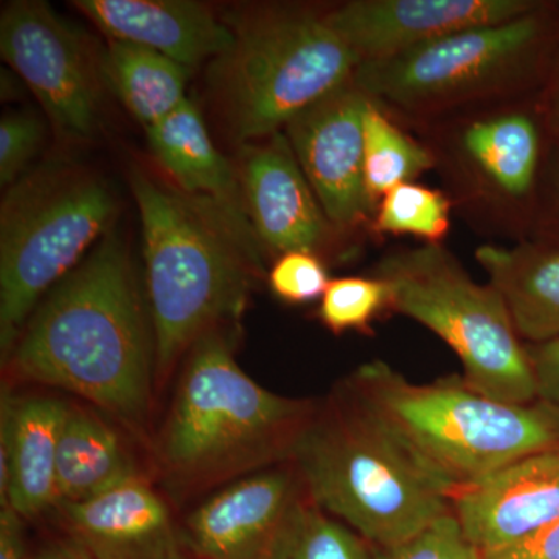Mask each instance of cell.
<instances>
[{
	"label": "cell",
	"mask_w": 559,
	"mask_h": 559,
	"mask_svg": "<svg viewBox=\"0 0 559 559\" xmlns=\"http://www.w3.org/2000/svg\"><path fill=\"white\" fill-rule=\"evenodd\" d=\"M289 559H378L373 547L314 502L301 522Z\"/></svg>",
	"instance_id": "27"
},
{
	"label": "cell",
	"mask_w": 559,
	"mask_h": 559,
	"mask_svg": "<svg viewBox=\"0 0 559 559\" xmlns=\"http://www.w3.org/2000/svg\"><path fill=\"white\" fill-rule=\"evenodd\" d=\"M370 275L389 286V314L406 316L440 337L463 367V380L491 399L539 400L527 344L495 286L479 283L443 245L385 252Z\"/></svg>",
	"instance_id": "10"
},
{
	"label": "cell",
	"mask_w": 559,
	"mask_h": 559,
	"mask_svg": "<svg viewBox=\"0 0 559 559\" xmlns=\"http://www.w3.org/2000/svg\"><path fill=\"white\" fill-rule=\"evenodd\" d=\"M404 127V124H403ZM433 157V171L460 218L484 237L532 234L551 134L538 94L406 124Z\"/></svg>",
	"instance_id": "8"
},
{
	"label": "cell",
	"mask_w": 559,
	"mask_h": 559,
	"mask_svg": "<svg viewBox=\"0 0 559 559\" xmlns=\"http://www.w3.org/2000/svg\"><path fill=\"white\" fill-rule=\"evenodd\" d=\"M116 210L106 179L69 160H47L7 189L0 207L3 359L40 300L110 230Z\"/></svg>",
	"instance_id": "9"
},
{
	"label": "cell",
	"mask_w": 559,
	"mask_h": 559,
	"mask_svg": "<svg viewBox=\"0 0 559 559\" xmlns=\"http://www.w3.org/2000/svg\"><path fill=\"white\" fill-rule=\"evenodd\" d=\"M345 382L451 492L516 460L559 448L558 407L543 400L491 399L462 374L417 384L378 359Z\"/></svg>",
	"instance_id": "5"
},
{
	"label": "cell",
	"mask_w": 559,
	"mask_h": 559,
	"mask_svg": "<svg viewBox=\"0 0 559 559\" xmlns=\"http://www.w3.org/2000/svg\"><path fill=\"white\" fill-rule=\"evenodd\" d=\"M73 7L109 40L146 47L187 69L218 58L234 43L227 22L189 0H76Z\"/></svg>",
	"instance_id": "17"
},
{
	"label": "cell",
	"mask_w": 559,
	"mask_h": 559,
	"mask_svg": "<svg viewBox=\"0 0 559 559\" xmlns=\"http://www.w3.org/2000/svg\"><path fill=\"white\" fill-rule=\"evenodd\" d=\"M69 406L60 400H16L2 393L0 503L21 518L57 506V457Z\"/></svg>",
	"instance_id": "19"
},
{
	"label": "cell",
	"mask_w": 559,
	"mask_h": 559,
	"mask_svg": "<svg viewBox=\"0 0 559 559\" xmlns=\"http://www.w3.org/2000/svg\"><path fill=\"white\" fill-rule=\"evenodd\" d=\"M454 212L443 189L418 182L401 183L390 190L374 212L371 238L411 237L421 245H443Z\"/></svg>",
	"instance_id": "25"
},
{
	"label": "cell",
	"mask_w": 559,
	"mask_h": 559,
	"mask_svg": "<svg viewBox=\"0 0 559 559\" xmlns=\"http://www.w3.org/2000/svg\"><path fill=\"white\" fill-rule=\"evenodd\" d=\"M370 103L352 79L283 130L326 218L356 249L358 240L371 238L373 221L364 186V120Z\"/></svg>",
	"instance_id": "12"
},
{
	"label": "cell",
	"mask_w": 559,
	"mask_h": 559,
	"mask_svg": "<svg viewBox=\"0 0 559 559\" xmlns=\"http://www.w3.org/2000/svg\"><path fill=\"white\" fill-rule=\"evenodd\" d=\"M485 555L487 559H559V521L516 546Z\"/></svg>",
	"instance_id": "33"
},
{
	"label": "cell",
	"mask_w": 559,
	"mask_h": 559,
	"mask_svg": "<svg viewBox=\"0 0 559 559\" xmlns=\"http://www.w3.org/2000/svg\"><path fill=\"white\" fill-rule=\"evenodd\" d=\"M312 500L293 462L227 485L187 518L202 559H289Z\"/></svg>",
	"instance_id": "13"
},
{
	"label": "cell",
	"mask_w": 559,
	"mask_h": 559,
	"mask_svg": "<svg viewBox=\"0 0 559 559\" xmlns=\"http://www.w3.org/2000/svg\"><path fill=\"white\" fill-rule=\"evenodd\" d=\"M138 477L119 433L92 412L69 407L58 444L57 506L86 502Z\"/></svg>",
	"instance_id": "22"
},
{
	"label": "cell",
	"mask_w": 559,
	"mask_h": 559,
	"mask_svg": "<svg viewBox=\"0 0 559 559\" xmlns=\"http://www.w3.org/2000/svg\"><path fill=\"white\" fill-rule=\"evenodd\" d=\"M60 506L70 536L95 559H183L170 510L143 477Z\"/></svg>",
	"instance_id": "18"
},
{
	"label": "cell",
	"mask_w": 559,
	"mask_h": 559,
	"mask_svg": "<svg viewBox=\"0 0 559 559\" xmlns=\"http://www.w3.org/2000/svg\"><path fill=\"white\" fill-rule=\"evenodd\" d=\"M246 209L261 250L310 252L323 261L356 253L334 229L301 171L285 132L242 145L238 157Z\"/></svg>",
	"instance_id": "14"
},
{
	"label": "cell",
	"mask_w": 559,
	"mask_h": 559,
	"mask_svg": "<svg viewBox=\"0 0 559 559\" xmlns=\"http://www.w3.org/2000/svg\"><path fill=\"white\" fill-rule=\"evenodd\" d=\"M131 187L142 221L154 380L164 384L202 336L241 318L264 266L259 246L210 205L139 170Z\"/></svg>",
	"instance_id": "3"
},
{
	"label": "cell",
	"mask_w": 559,
	"mask_h": 559,
	"mask_svg": "<svg viewBox=\"0 0 559 559\" xmlns=\"http://www.w3.org/2000/svg\"><path fill=\"white\" fill-rule=\"evenodd\" d=\"M27 559H95V557L83 544L70 536L69 539L50 544L35 557Z\"/></svg>",
	"instance_id": "36"
},
{
	"label": "cell",
	"mask_w": 559,
	"mask_h": 559,
	"mask_svg": "<svg viewBox=\"0 0 559 559\" xmlns=\"http://www.w3.org/2000/svg\"><path fill=\"white\" fill-rule=\"evenodd\" d=\"M538 102L551 134L559 135V55L539 91Z\"/></svg>",
	"instance_id": "35"
},
{
	"label": "cell",
	"mask_w": 559,
	"mask_h": 559,
	"mask_svg": "<svg viewBox=\"0 0 559 559\" xmlns=\"http://www.w3.org/2000/svg\"><path fill=\"white\" fill-rule=\"evenodd\" d=\"M227 25L234 43L210 62L207 83L230 138L241 145L282 132L358 68L318 7H253Z\"/></svg>",
	"instance_id": "7"
},
{
	"label": "cell",
	"mask_w": 559,
	"mask_h": 559,
	"mask_svg": "<svg viewBox=\"0 0 559 559\" xmlns=\"http://www.w3.org/2000/svg\"><path fill=\"white\" fill-rule=\"evenodd\" d=\"M330 282L325 261L310 252L283 253L275 259L267 274L274 296L288 305L320 299Z\"/></svg>",
	"instance_id": "29"
},
{
	"label": "cell",
	"mask_w": 559,
	"mask_h": 559,
	"mask_svg": "<svg viewBox=\"0 0 559 559\" xmlns=\"http://www.w3.org/2000/svg\"><path fill=\"white\" fill-rule=\"evenodd\" d=\"M540 0H349L323 9V20L358 66L484 25L516 20Z\"/></svg>",
	"instance_id": "15"
},
{
	"label": "cell",
	"mask_w": 559,
	"mask_h": 559,
	"mask_svg": "<svg viewBox=\"0 0 559 559\" xmlns=\"http://www.w3.org/2000/svg\"><path fill=\"white\" fill-rule=\"evenodd\" d=\"M433 171V157L406 127L371 100L364 120V186L371 210L390 190Z\"/></svg>",
	"instance_id": "24"
},
{
	"label": "cell",
	"mask_w": 559,
	"mask_h": 559,
	"mask_svg": "<svg viewBox=\"0 0 559 559\" xmlns=\"http://www.w3.org/2000/svg\"><path fill=\"white\" fill-rule=\"evenodd\" d=\"M100 62L103 81L146 130L187 100L190 69L157 51L109 40Z\"/></svg>",
	"instance_id": "23"
},
{
	"label": "cell",
	"mask_w": 559,
	"mask_h": 559,
	"mask_svg": "<svg viewBox=\"0 0 559 559\" xmlns=\"http://www.w3.org/2000/svg\"><path fill=\"white\" fill-rule=\"evenodd\" d=\"M539 400L559 409V340L527 344Z\"/></svg>",
	"instance_id": "32"
},
{
	"label": "cell",
	"mask_w": 559,
	"mask_h": 559,
	"mask_svg": "<svg viewBox=\"0 0 559 559\" xmlns=\"http://www.w3.org/2000/svg\"><path fill=\"white\" fill-rule=\"evenodd\" d=\"M530 238L559 245V135L551 139L544 162Z\"/></svg>",
	"instance_id": "31"
},
{
	"label": "cell",
	"mask_w": 559,
	"mask_h": 559,
	"mask_svg": "<svg viewBox=\"0 0 559 559\" xmlns=\"http://www.w3.org/2000/svg\"><path fill=\"white\" fill-rule=\"evenodd\" d=\"M390 290L381 278H333L320 297L318 318L334 334H373V323L389 314Z\"/></svg>",
	"instance_id": "26"
},
{
	"label": "cell",
	"mask_w": 559,
	"mask_h": 559,
	"mask_svg": "<svg viewBox=\"0 0 559 559\" xmlns=\"http://www.w3.org/2000/svg\"><path fill=\"white\" fill-rule=\"evenodd\" d=\"M44 127L32 114H7L0 120V183L13 186L27 173L43 146Z\"/></svg>",
	"instance_id": "30"
},
{
	"label": "cell",
	"mask_w": 559,
	"mask_h": 559,
	"mask_svg": "<svg viewBox=\"0 0 559 559\" xmlns=\"http://www.w3.org/2000/svg\"><path fill=\"white\" fill-rule=\"evenodd\" d=\"M293 463L312 502L373 549L399 546L451 511V488L345 380L319 401Z\"/></svg>",
	"instance_id": "4"
},
{
	"label": "cell",
	"mask_w": 559,
	"mask_h": 559,
	"mask_svg": "<svg viewBox=\"0 0 559 559\" xmlns=\"http://www.w3.org/2000/svg\"><path fill=\"white\" fill-rule=\"evenodd\" d=\"M14 377L75 393L142 430L154 344L127 246L112 229L33 311L7 359Z\"/></svg>",
	"instance_id": "1"
},
{
	"label": "cell",
	"mask_w": 559,
	"mask_h": 559,
	"mask_svg": "<svg viewBox=\"0 0 559 559\" xmlns=\"http://www.w3.org/2000/svg\"><path fill=\"white\" fill-rule=\"evenodd\" d=\"M0 559H27L22 540V518L9 506L0 513Z\"/></svg>",
	"instance_id": "34"
},
{
	"label": "cell",
	"mask_w": 559,
	"mask_h": 559,
	"mask_svg": "<svg viewBox=\"0 0 559 559\" xmlns=\"http://www.w3.org/2000/svg\"><path fill=\"white\" fill-rule=\"evenodd\" d=\"M451 510L484 554L516 546L559 521V448L452 489Z\"/></svg>",
	"instance_id": "16"
},
{
	"label": "cell",
	"mask_w": 559,
	"mask_h": 559,
	"mask_svg": "<svg viewBox=\"0 0 559 559\" xmlns=\"http://www.w3.org/2000/svg\"><path fill=\"white\" fill-rule=\"evenodd\" d=\"M509 310L525 344L559 340V245L527 238L510 246L489 242L474 252Z\"/></svg>",
	"instance_id": "21"
},
{
	"label": "cell",
	"mask_w": 559,
	"mask_h": 559,
	"mask_svg": "<svg viewBox=\"0 0 559 559\" xmlns=\"http://www.w3.org/2000/svg\"><path fill=\"white\" fill-rule=\"evenodd\" d=\"M373 550L378 559H487L452 510L399 546Z\"/></svg>",
	"instance_id": "28"
},
{
	"label": "cell",
	"mask_w": 559,
	"mask_h": 559,
	"mask_svg": "<svg viewBox=\"0 0 559 559\" xmlns=\"http://www.w3.org/2000/svg\"><path fill=\"white\" fill-rule=\"evenodd\" d=\"M0 51L68 140L97 130L102 62L80 31L35 0L7 3L0 16Z\"/></svg>",
	"instance_id": "11"
},
{
	"label": "cell",
	"mask_w": 559,
	"mask_h": 559,
	"mask_svg": "<svg viewBox=\"0 0 559 559\" xmlns=\"http://www.w3.org/2000/svg\"><path fill=\"white\" fill-rule=\"evenodd\" d=\"M559 55V0L516 20L452 33L385 60L353 80L401 124L539 94Z\"/></svg>",
	"instance_id": "6"
},
{
	"label": "cell",
	"mask_w": 559,
	"mask_h": 559,
	"mask_svg": "<svg viewBox=\"0 0 559 559\" xmlns=\"http://www.w3.org/2000/svg\"><path fill=\"white\" fill-rule=\"evenodd\" d=\"M319 401L261 388L238 366L230 329L189 352L156 443L167 484L191 495L293 462Z\"/></svg>",
	"instance_id": "2"
},
{
	"label": "cell",
	"mask_w": 559,
	"mask_h": 559,
	"mask_svg": "<svg viewBox=\"0 0 559 559\" xmlns=\"http://www.w3.org/2000/svg\"><path fill=\"white\" fill-rule=\"evenodd\" d=\"M150 148L180 193L215 209L261 249L250 224L237 168L216 150L200 109L187 98L175 112L146 130Z\"/></svg>",
	"instance_id": "20"
}]
</instances>
